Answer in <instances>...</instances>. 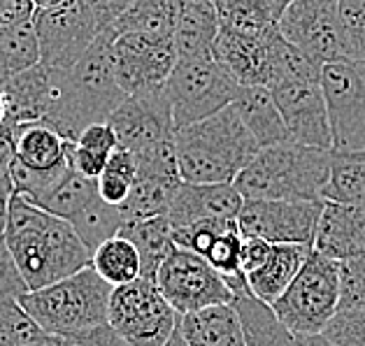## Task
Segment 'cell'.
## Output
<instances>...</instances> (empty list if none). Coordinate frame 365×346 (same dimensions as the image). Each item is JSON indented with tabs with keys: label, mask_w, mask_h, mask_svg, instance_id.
Returning a JSON list of instances; mask_svg holds the SVG:
<instances>
[{
	"label": "cell",
	"mask_w": 365,
	"mask_h": 346,
	"mask_svg": "<svg viewBox=\"0 0 365 346\" xmlns=\"http://www.w3.org/2000/svg\"><path fill=\"white\" fill-rule=\"evenodd\" d=\"M337 16L349 44L351 63L365 61V0H337Z\"/></svg>",
	"instance_id": "38"
},
{
	"label": "cell",
	"mask_w": 365,
	"mask_h": 346,
	"mask_svg": "<svg viewBox=\"0 0 365 346\" xmlns=\"http://www.w3.org/2000/svg\"><path fill=\"white\" fill-rule=\"evenodd\" d=\"M291 346H335L324 335H293Z\"/></svg>",
	"instance_id": "48"
},
{
	"label": "cell",
	"mask_w": 365,
	"mask_h": 346,
	"mask_svg": "<svg viewBox=\"0 0 365 346\" xmlns=\"http://www.w3.org/2000/svg\"><path fill=\"white\" fill-rule=\"evenodd\" d=\"M279 33L319 65L351 63L335 0H293L282 14Z\"/></svg>",
	"instance_id": "10"
},
{
	"label": "cell",
	"mask_w": 365,
	"mask_h": 346,
	"mask_svg": "<svg viewBox=\"0 0 365 346\" xmlns=\"http://www.w3.org/2000/svg\"><path fill=\"white\" fill-rule=\"evenodd\" d=\"M175 65L173 42H151L138 35H117L114 40V73L126 98L165 88Z\"/></svg>",
	"instance_id": "16"
},
{
	"label": "cell",
	"mask_w": 365,
	"mask_h": 346,
	"mask_svg": "<svg viewBox=\"0 0 365 346\" xmlns=\"http://www.w3.org/2000/svg\"><path fill=\"white\" fill-rule=\"evenodd\" d=\"M133 156L138 163L135 182L130 186L126 202L119 207L121 214L126 216V224L128 221L168 216L175 193L182 186L175 158V142Z\"/></svg>",
	"instance_id": "15"
},
{
	"label": "cell",
	"mask_w": 365,
	"mask_h": 346,
	"mask_svg": "<svg viewBox=\"0 0 365 346\" xmlns=\"http://www.w3.org/2000/svg\"><path fill=\"white\" fill-rule=\"evenodd\" d=\"M326 202H258L245 200L237 214V228L245 237L268 244H314Z\"/></svg>",
	"instance_id": "13"
},
{
	"label": "cell",
	"mask_w": 365,
	"mask_h": 346,
	"mask_svg": "<svg viewBox=\"0 0 365 346\" xmlns=\"http://www.w3.org/2000/svg\"><path fill=\"white\" fill-rule=\"evenodd\" d=\"M272 40V38H270ZM219 28L215 58L240 86H268V42Z\"/></svg>",
	"instance_id": "22"
},
{
	"label": "cell",
	"mask_w": 365,
	"mask_h": 346,
	"mask_svg": "<svg viewBox=\"0 0 365 346\" xmlns=\"http://www.w3.org/2000/svg\"><path fill=\"white\" fill-rule=\"evenodd\" d=\"M108 323L128 346H165L180 327V314L151 279L119 286L110 295Z\"/></svg>",
	"instance_id": "9"
},
{
	"label": "cell",
	"mask_w": 365,
	"mask_h": 346,
	"mask_svg": "<svg viewBox=\"0 0 365 346\" xmlns=\"http://www.w3.org/2000/svg\"><path fill=\"white\" fill-rule=\"evenodd\" d=\"M61 346H128L121 340V335H117V330L110 323L88 327V330L61 337Z\"/></svg>",
	"instance_id": "43"
},
{
	"label": "cell",
	"mask_w": 365,
	"mask_h": 346,
	"mask_svg": "<svg viewBox=\"0 0 365 346\" xmlns=\"http://www.w3.org/2000/svg\"><path fill=\"white\" fill-rule=\"evenodd\" d=\"M312 251L337 263L365 256V209L326 202Z\"/></svg>",
	"instance_id": "19"
},
{
	"label": "cell",
	"mask_w": 365,
	"mask_h": 346,
	"mask_svg": "<svg viewBox=\"0 0 365 346\" xmlns=\"http://www.w3.org/2000/svg\"><path fill=\"white\" fill-rule=\"evenodd\" d=\"M322 335L335 346H365V309H340Z\"/></svg>",
	"instance_id": "39"
},
{
	"label": "cell",
	"mask_w": 365,
	"mask_h": 346,
	"mask_svg": "<svg viewBox=\"0 0 365 346\" xmlns=\"http://www.w3.org/2000/svg\"><path fill=\"white\" fill-rule=\"evenodd\" d=\"M16 132V161L33 170H56L70 163L73 142L58 135L44 123L14 128Z\"/></svg>",
	"instance_id": "28"
},
{
	"label": "cell",
	"mask_w": 365,
	"mask_h": 346,
	"mask_svg": "<svg viewBox=\"0 0 365 346\" xmlns=\"http://www.w3.org/2000/svg\"><path fill=\"white\" fill-rule=\"evenodd\" d=\"M165 346H186L184 337H182V332H180V327H177V330H175V335L170 337V342H168Z\"/></svg>",
	"instance_id": "50"
},
{
	"label": "cell",
	"mask_w": 365,
	"mask_h": 346,
	"mask_svg": "<svg viewBox=\"0 0 365 346\" xmlns=\"http://www.w3.org/2000/svg\"><path fill=\"white\" fill-rule=\"evenodd\" d=\"M233 110L237 112L240 121L245 123L249 135L256 140L258 149L291 142L289 130L282 121V114L265 86H240Z\"/></svg>",
	"instance_id": "25"
},
{
	"label": "cell",
	"mask_w": 365,
	"mask_h": 346,
	"mask_svg": "<svg viewBox=\"0 0 365 346\" xmlns=\"http://www.w3.org/2000/svg\"><path fill=\"white\" fill-rule=\"evenodd\" d=\"M119 149L130 154L151 152L156 147L175 142V123L165 88L126 98L108 119Z\"/></svg>",
	"instance_id": "14"
},
{
	"label": "cell",
	"mask_w": 365,
	"mask_h": 346,
	"mask_svg": "<svg viewBox=\"0 0 365 346\" xmlns=\"http://www.w3.org/2000/svg\"><path fill=\"white\" fill-rule=\"evenodd\" d=\"M219 38V14L210 0H180L173 33L177 61H200L215 56Z\"/></svg>",
	"instance_id": "20"
},
{
	"label": "cell",
	"mask_w": 365,
	"mask_h": 346,
	"mask_svg": "<svg viewBox=\"0 0 365 346\" xmlns=\"http://www.w3.org/2000/svg\"><path fill=\"white\" fill-rule=\"evenodd\" d=\"M289 3L282 0H217L219 28L249 40H270L279 35V21Z\"/></svg>",
	"instance_id": "23"
},
{
	"label": "cell",
	"mask_w": 365,
	"mask_h": 346,
	"mask_svg": "<svg viewBox=\"0 0 365 346\" xmlns=\"http://www.w3.org/2000/svg\"><path fill=\"white\" fill-rule=\"evenodd\" d=\"M245 200L233 184H184L177 189L168 209L170 228H184L200 221H237Z\"/></svg>",
	"instance_id": "18"
},
{
	"label": "cell",
	"mask_w": 365,
	"mask_h": 346,
	"mask_svg": "<svg viewBox=\"0 0 365 346\" xmlns=\"http://www.w3.org/2000/svg\"><path fill=\"white\" fill-rule=\"evenodd\" d=\"M270 309L291 335H322L340 312V263L312 251Z\"/></svg>",
	"instance_id": "7"
},
{
	"label": "cell",
	"mask_w": 365,
	"mask_h": 346,
	"mask_svg": "<svg viewBox=\"0 0 365 346\" xmlns=\"http://www.w3.org/2000/svg\"><path fill=\"white\" fill-rule=\"evenodd\" d=\"M282 114L291 142L312 149L331 152L326 98L319 82H282L268 88Z\"/></svg>",
	"instance_id": "17"
},
{
	"label": "cell",
	"mask_w": 365,
	"mask_h": 346,
	"mask_svg": "<svg viewBox=\"0 0 365 346\" xmlns=\"http://www.w3.org/2000/svg\"><path fill=\"white\" fill-rule=\"evenodd\" d=\"M5 121H7V108H5V100H3V95H0V128L5 126Z\"/></svg>",
	"instance_id": "51"
},
{
	"label": "cell",
	"mask_w": 365,
	"mask_h": 346,
	"mask_svg": "<svg viewBox=\"0 0 365 346\" xmlns=\"http://www.w3.org/2000/svg\"><path fill=\"white\" fill-rule=\"evenodd\" d=\"M240 93V84L221 68L215 58L177 61L165 82V95L170 100L175 130L215 117L230 108Z\"/></svg>",
	"instance_id": "8"
},
{
	"label": "cell",
	"mask_w": 365,
	"mask_h": 346,
	"mask_svg": "<svg viewBox=\"0 0 365 346\" xmlns=\"http://www.w3.org/2000/svg\"><path fill=\"white\" fill-rule=\"evenodd\" d=\"M98 198V184L96 179H88V177L79 174L73 165L68 167V172L61 177L58 184L51 189L49 193H44L40 200L31 202V205L40 207L47 214L63 219V221H73L79 211L88 207L91 202Z\"/></svg>",
	"instance_id": "31"
},
{
	"label": "cell",
	"mask_w": 365,
	"mask_h": 346,
	"mask_svg": "<svg viewBox=\"0 0 365 346\" xmlns=\"http://www.w3.org/2000/svg\"><path fill=\"white\" fill-rule=\"evenodd\" d=\"M21 346H61V337H54V335H40V337H35V340L21 344Z\"/></svg>",
	"instance_id": "49"
},
{
	"label": "cell",
	"mask_w": 365,
	"mask_h": 346,
	"mask_svg": "<svg viewBox=\"0 0 365 346\" xmlns=\"http://www.w3.org/2000/svg\"><path fill=\"white\" fill-rule=\"evenodd\" d=\"M354 70H356V75H359L363 82H365V61H359V63H351Z\"/></svg>",
	"instance_id": "52"
},
{
	"label": "cell",
	"mask_w": 365,
	"mask_h": 346,
	"mask_svg": "<svg viewBox=\"0 0 365 346\" xmlns=\"http://www.w3.org/2000/svg\"><path fill=\"white\" fill-rule=\"evenodd\" d=\"M35 65H40V44L33 19L0 28V86Z\"/></svg>",
	"instance_id": "32"
},
{
	"label": "cell",
	"mask_w": 365,
	"mask_h": 346,
	"mask_svg": "<svg viewBox=\"0 0 365 346\" xmlns=\"http://www.w3.org/2000/svg\"><path fill=\"white\" fill-rule=\"evenodd\" d=\"M258 152L233 105L175 132L177 170L184 184H233Z\"/></svg>",
	"instance_id": "4"
},
{
	"label": "cell",
	"mask_w": 365,
	"mask_h": 346,
	"mask_svg": "<svg viewBox=\"0 0 365 346\" xmlns=\"http://www.w3.org/2000/svg\"><path fill=\"white\" fill-rule=\"evenodd\" d=\"M7 108V123L14 128L44 123L51 108V70L35 65L0 86Z\"/></svg>",
	"instance_id": "21"
},
{
	"label": "cell",
	"mask_w": 365,
	"mask_h": 346,
	"mask_svg": "<svg viewBox=\"0 0 365 346\" xmlns=\"http://www.w3.org/2000/svg\"><path fill=\"white\" fill-rule=\"evenodd\" d=\"M119 237L128 239V242L135 246V251L140 256L142 279H151V281H154L163 261L177 249L173 242L170 221L165 216L145 219V221H128V224L121 228Z\"/></svg>",
	"instance_id": "29"
},
{
	"label": "cell",
	"mask_w": 365,
	"mask_h": 346,
	"mask_svg": "<svg viewBox=\"0 0 365 346\" xmlns=\"http://www.w3.org/2000/svg\"><path fill=\"white\" fill-rule=\"evenodd\" d=\"M114 28L98 35L88 51L68 73L51 70V108L44 126L63 140L77 142L79 132L93 123H108L126 95L114 73Z\"/></svg>",
	"instance_id": "2"
},
{
	"label": "cell",
	"mask_w": 365,
	"mask_h": 346,
	"mask_svg": "<svg viewBox=\"0 0 365 346\" xmlns=\"http://www.w3.org/2000/svg\"><path fill=\"white\" fill-rule=\"evenodd\" d=\"M233 309L242 325L245 346H291V332L279 323L274 312L249 293L233 298Z\"/></svg>",
	"instance_id": "30"
},
{
	"label": "cell",
	"mask_w": 365,
	"mask_h": 346,
	"mask_svg": "<svg viewBox=\"0 0 365 346\" xmlns=\"http://www.w3.org/2000/svg\"><path fill=\"white\" fill-rule=\"evenodd\" d=\"M44 335L24 307L14 300H0V346H21Z\"/></svg>",
	"instance_id": "37"
},
{
	"label": "cell",
	"mask_w": 365,
	"mask_h": 346,
	"mask_svg": "<svg viewBox=\"0 0 365 346\" xmlns=\"http://www.w3.org/2000/svg\"><path fill=\"white\" fill-rule=\"evenodd\" d=\"M10 198H12V184H10V179H5V182H0V239H3V235H5Z\"/></svg>",
	"instance_id": "47"
},
{
	"label": "cell",
	"mask_w": 365,
	"mask_h": 346,
	"mask_svg": "<svg viewBox=\"0 0 365 346\" xmlns=\"http://www.w3.org/2000/svg\"><path fill=\"white\" fill-rule=\"evenodd\" d=\"M340 309H365V256L340 263Z\"/></svg>",
	"instance_id": "40"
},
{
	"label": "cell",
	"mask_w": 365,
	"mask_h": 346,
	"mask_svg": "<svg viewBox=\"0 0 365 346\" xmlns=\"http://www.w3.org/2000/svg\"><path fill=\"white\" fill-rule=\"evenodd\" d=\"M324 65L314 63L279 35L268 42V86L282 82H319Z\"/></svg>",
	"instance_id": "35"
},
{
	"label": "cell",
	"mask_w": 365,
	"mask_h": 346,
	"mask_svg": "<svg viewBox=\"0 0 365 346\" xmlns=\"http://www.w3.org/2000/svg\"><path fill=\"white\" fill-rule=\"evenodd\" d=\"M333 152L284 142L261 149L233 182L242 200L324 202Z\"/></svg>",
	"instance_id": "3"
},
{
	"label": "cell",
	"mask_w": 365,
	"mask_h": 346,
	"mask_svg": "<svg viewBox=\"0 0 365 346\" xmlns=\"http://www.w3.org/2000/svg\"><path fill=\"white\" fill-rule=\"evenodd\" d=\"M112 290L88 265L73 277L29 293L19 305L44 335L68 337L108 323Z\"/></svg>",
	"instance_id": "6"
},
{
	"label": "cell",
	"mask_w": 365,
	"mask_h": 346,
	"mask_svg": "<svg viewBox=\"0 0 365 346\" xmlns=\"http://www.w3.org/2000/svg\"><path fill=\"white\" fill-rule=\"evenodd\" d=\"M33 12H35V3H31V0H0V28L21 21H31Z\"/></svg>",
	"instance_id": "46"
},
{
	"label": "cell",
	"mask_w": 365,
	"mask_h": 346,
	"mask_svg": "<svg viewBox=\"0 0 365 346\" xmlns=\"http://www.w3.org/2000/svg\"><path fill=\"white\" fill-rule=\"evenodd\" d=\"M16 161V132L12 123L5 121L0 128V182L10 179V170Z\"/></svg>",
	"instance_id": "45"
},
{
	"label": "cell",
	"mask_w": 365,
	"mask_h": 346,
	"mask_svg": "<svg viewBox=\"0 0 365 346\" xmlns=\"http://www.w3.org/2000/svg\"><path fill=\"white\" fill-rule=\"evenodd\" d=\"M29 293L31 290L26 286L21 272L16 268L10 249H7L5 239H0V300H14V303H19Z\"/></svg>",
	"instance_id": "41"
},
{
	"label": "cell",
	"mask_w": 365,
	"mask_h": 346,
	"mask_svg": "<svg viewBox=\"0 0 365 346\" xmlns=\"http://www.w3.org/2000/svg\"><path fill=\"white\" fill-rule=\"evenodd\" d=\"M272 244L263 242V239H256V237H245L242 235V251H240V270L247 277L252 274L254 270H258L261 265L268 261Z\"/></svg>",
	"instance_id": "44"
},
{
	"label": "cell",
	"mask_w": 365,
	"mask_h": 346,
	"mask_svg": "<svg viewBox=\"0 0 365 346\" xmlns=\"http://www.w3.org/2000/svg\"><path fill=\"white\" fill-rule=\"evenodd\" d=\"M186 346H245L242 325L233 305H219L180 316Z\"/></svg>",
	"instance_id": "26"
},
{
	"label": "cell",
	"mask_w": 365,
	"mask_h": 346,
	"mask_svg": "<svg viewBox=\"0 0 365 346\" xmlns=\"http://www.w3.org/2000/svg\"><path fill=\"white\" fill-rule=\"evenodd\" d=\"M75 145L79 149H86V152H93L101 156H112L119 149L117 135H114V130L108 126V123H93V126L84 128L79 132Z\"/></svg>",
	"instance_id": "42"
},
{
	"label": "cell",
	"mask_w": 365,
	"mask_h": 346,
	"mask_svg": "<svg viewBox=\"0 0 365 346\" xmlns=\"http://www.w3.org/2000/svg\"><path fill=\"white\" fill-rule=\"evenodd\" d=\"M130 0H54L35 3L33 26L40 44V65L68 73L98 35L114 28Z\"/></svg>",
	"instance_id": "5"
},
{
	"label": "cell",
	"mask_w": 365,
	"mask_h": 346,
	"mask_svg": "<svg viewBox=\"0 0 365 346\" xmlns=\"http://www.w3.org/2000/svg\"><path fill=\"white\" fill-rule=\"evenodd\" d=\"M70 226H73L75 235L82 239V244L93 253L103 242L121 233V228L126 226V216L121 214L119 207H112L101 198H96L91 205L84 207L70 221Z\"/></svg>",
	"instance_id": "36"
},
{
	"label": "cell",
	"mask_w": 365,
	"mask_h": 346,
	"mask_svg": "<svg viewBox=\"0 0 365 346\" xmlns=\"http://www.w3.org/2000/svg\"><path fill=\"white\" fill-rule=\"evenodd\" d=\"M322 91L335 154L365 152V82L351 63L324 65Z\"/></svg>",
	"instance_id": "12"
},
{
	"label": "cell",
	"mask_w": 365,
	"mask_h": 346,
	"mask_svg": "<svg viewBox=\"0 0 365 346\" xmlns=\"http://www.w3.org/2000/svg\"><path fill=\"white\" fill-rule=\"evenodd\" d=\"M312 253V246L302 244H272L268 261L261 268L247 274V290L258 303L272 307L279 295L289 288V283L302 268Z\"/></svg>",
	"instance_id": "24"
},
{
	"label": "cell",
	"mask_w": 365,
	"mask_h": 346,
	"mask_svg": "<svg viewBox=\"0 0 365 346\" xmlns=\"http://www.w3.org/2000/svg\"><path fill=\"white\" fill-rule=\"evenodd\" d=\"M180 0H130L117 23V35H138L151 42H173Z\"/></svg>",
	"instance_id": "27"
},
{
	"label": "cell",
	"mask_w": 365,
	"mask_h": 346,
	"mask_svg": "<svg viewBox=\"0 0 365 346\" xmlns=\"http://www.w3.org/2000/svg\"><path fill=\"white\" fill-rule=\"evenodd\" d=\"M156 288L165 303L180 316L202 312V309L233 305V293L200 256L175 249L154 277Z\"/></svg>",
	"instance_id": "11"
},
{
	"label": "cell",
	"mask_w": 365,
	"mask_h": 346,
	"mask_svg": "<svg viewBox=\"0 0 365 346\" xmlns=\"http://www.w3.org/2000/svg\"><path fill=\"white\" fill-rule=\"evenodd\" d=\"M324 202H337V205L365 209V152H333L331 177H328Z\"/></svg>",
	"instance_id": "33"
},
{
	"label": "cell",
	"mask_w": 365,
	"mask_h": 346,
	"mask_svg": "<svg viewBox=\"0 0 365 346\" xmlns=\"http://www.w3.org/2000/svg\"><path fill=\"white\" fill-rule=\"evenodd\" d=\"M91 270L112 288L128 286L142 277L140 256L128 239L112 237L91 253Z\"/></svg>",
	"instance_id": "34"
},
{
	"label": "cell",
	"mask_w": 365,
	"mask_h": 346,
	"mask_svg": "<svg viewBox=\"0 0 365 346\" xmlns=\"http://www.w3.org/2000/svg\"><path fill=\"white\" fill-rule=\"evenodd\" d=\"M3 239L31 293L91 265V251L68 221L47 214L16 193H12L7 207Z\"/></svg>",
	"instance_id": "1"
}]
</instances>
